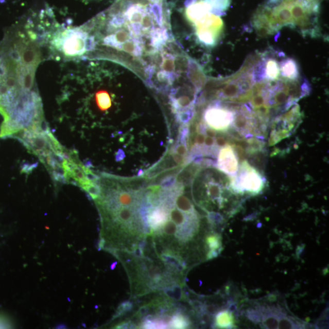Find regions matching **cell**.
Listing matches in <instances>:
<instances>
[{
  "label": "cell",
  "instance_id": "6",
  "mask_svg": "<svg viewBox=\"0 0 329 329\" xmlns=\"http://www.w3.org/2000/svg\"><path fill=\"white\" fill-rule=\"evenodd\" d=\"M229 177L231 188L236 194L256 195L263 191L265 187L264 176L247 161L243 162L237 172Z\"/></svg>",
  "mask_w": 329,
  "mask_h": 329
},
{
  "label": "cell",
  "instance_id": "32",
  "mask_svg": "<svg viewBox=\"0 0 329 329\" xmlns=\"http://www.w3.org/2000/svg\"><path fill=\"white\" fill-rule=\"evenodd\" d=\"M134 253L135 256H137V257H142L144 252H143V249L142 248H138L134 249Z\"/></svg>",
  "mask_w": 329,
  "mask_h": 329
},
{
  "label": "cell",
  "instance_id": "14",
  "mask_svg": "<svg viewBox=\"0 0 329 329\" xmlns=\"http://www.w3.org/2000/svg\"><path fill=\"white\" fill-rule=\"evenodd\" d=\"M230 311L219 312L216 317V324L221 328H229L233 326V317Z\"/></svg>",
  "mask_w": 329,
  "mask_h": 329
},
{
  "label": "cell",
  "instance_id": "27",
  "mask_svg": "<svg viewBox=\"0 0 329 329\" xmlns=\"http://www.w3.org/2000/svg\"><path fill=\"white\" fill-rule=\"evenodd\" d=\"M37 164L31 165V164H26L23 165V167L22 168V172H25V174H30L32 170L33 169L36 167Z\"/></svg>",
  "mask_w": 329,
  "mask_h": 329
},
{
  "label": "cell",
  "instance_id": "28",
  "mask_svg": "<svg viewBox=\"0 0 329 329\" xmlns=\"http://www.w3.org/2000/svg\"><path fill=\"white\" fill-rule=\"evenodd\" d=\"M172 155L176 164H181L182 163L184 162V157H183V156L177 153H175V152H172Z\"/></svg>",
  "mask_w": 329,
  "mask_h": 329
},
{
  "label": "cell",
  "instance_id": "33",
  "mask_svg": "<svg viewBox=\"0 0 329 329\" xmlns=\"http://www.w3.org/2000/svg\"><path fill=\"white\" fill-rule=\"evenodd\" d=\"M236 310H237V305L235 304H232L230 307H229V311L231 312H234Z\"/></svg>",
  "mask_w": 329,
  "mask_h": 329
},
{
  "label": "cell",
  "instance_id": "3",
  "mask_svg": "<svg viewBox=\"0 0 329 329\" xmlns=\"http://www.w3.org/2000/svg\"><path fill=\"white\" fill-rule=\"evenodd\" d=\"M318 8V0H284L272 11H267L271 32L286 26L311 32L317 22Z\"/></svg>",
  "mask_w": 329,
  "mask_h": 329
},
{
  "label": "cell",
  "instance_id": "2",
  "mask_svg": "<svg viewBox=\"0 0 329 329\" xmlns=\"http://www.w3.org/2000/svg\"><path fill=\"white\" fill-rule=\"evenodd\" d=\"M302 95L303 89L299 79L291 80L281 76L276 80L265 79L255 83L249 101L254 114L264 123L272 112L288 109Z\"/></svg>",
  "mask_w": 329,
  "mask_h": 329
},
{
  "label": "cell",
  "instance_id": "7",
  "mask_svg": "<svg viewBox=\"0 0 329 329\" xmlns=\"http://www.w3.org/2000/svg\"><path fill=\"white\" fill-rule=\"evenodd\" d=\"M237 107L238 106L234 105L224 106L219 101L213 103L204 112V124L215 131H232L234 137L237 139L234 129Z\"/></svg>",
  "mask_w": 329,
  "mask_h": 329
},
{
  "label": "cell",
  "instance_id": "19",
  "mask_svg": "<svg viewBox=\"0 0 329 329\" xmlns=\"http://www.w3.org/2000/svg\"><path fill=\"white\" fill-rule=\"evenodd\" d=\"M207 243L212 250H219L220 249L219 248L221 247V241L218 236H210L207 239Z\"/></svg>",
  "mask_w": 329,
  "mask_h": 329
},
{
  "label": "cell",
  "instance_id": "13",
  "mask_svg": "<svg viewBox=\"0 0 329 329\" xmlns=\"http://www.w3.org/2000/svg\"><path fill=\"white\" fill-rule=\"evenodd\" d=\"M151 44L155 48L159 49L168 39V36L165 29H156L151 33Z\"/></svg>",
  "mask_w": 329,
  "mask_h": 329
},
{
  "label": "cell",
  "instance_id": "5",
  "mask_svg": "<svg viewBox=\"0 0 329 329\" xmlns=\"http://www.w3.org/2000/svg\"><path fill=\"white\" fill-rule=\"evenodd\" d=\"M13 138L21 141L28 151L38 156L42 163L48 158L64 154L66 151L53 135L49 127L23 131Z\"/></svg>",
  "mask_w": 329,
  "mask_h": 329
},
{
  "label": "cell",
  "instance_id": "22",
  "mask_svg": "<svg viewBox=\"0 0 329 329\" xmlns=\"http://www.w3.org/2000/svg\"><path fill=\"white\" fill-rule=\"evenodd\" d=\"M176 182V178L174 176H167L163 180L161 185L165 189H169L174 187Z\"/></svg>",
  "mask_w": 329,
  "mask_h": 329
},
{
  "label": "cell",
  "instance_id": "20",
  "mask_svg": "<svg viewBox=\"0 0 329 329\" xmlns=\"http://www.w3.org/2000/svg\"><path fill=\"white\" fill-rule=\"evenodd\" d=\"M172 152H175L179 155L186 157L188 154L187 144H183L180 142H178L175 146V149Z\"/></svg>",
  "mask_w": 329,
  "mask_h": 329
},
{
  "label": "cell",
  "instance_id": "18",
  "mask_svg": "<svg viewBox=\"0 0 329 329\" xmlns=\"http://www.w3.org/2000/svg\"><path fill=\"white\" fill-rule=\"evenodd\" d=\"M133 308V305L131 302L126 301L123 302L120 305H119L117 311V313L115 315L114 318H118L120 316L124 315L126 312L130 311Z\"/></svg>",
  "mask_w": 329,
  "mask_h": 329
},
{
  "label": "cell",
  "instance_id": "25",
  "mask_svg": "<svg viewBox=\"0 0 329 329\" xmlns=\"http://www.w3.org/2000/svg\"><path fill=\"white\" fill-rule=\"evenodd\" d=\"M172 290L174 291V300L176 301L180 300L182 294L181 288L178 287V286H175L174 288H172Z\"/></svg>",
  "mask_w": 329,
  "mask_h": 329
},
{
  "label": "cell",
  "instance_id": "30",
  "mask_svg": "<svg viewBox=\"0 0 329 329\" xmlns=\"http://www.w3.org/2000/svg\"><path fill=\"white\" fill-rule=\"evenodd\" d=\"M125 158V152L123 151L122 149H119V150L117 152V155H116V160H117V161H122V159H124Z\"/></svg>",
  "mask_w": 329,
  "mask_h": 329
},
{
  "label": "cell",
  "instance_id": "8",
  "mask_svg": "<svg viewBox=\"0 0 329 329\" xmlns=\"http://www.w3.org/2000/svg\"><path fill=\"white\" fill-rule=\"evenodd\" d=\"M301 117L300 108L296 105L290 111L275 118L271 129L270 145H275L291 135L300 124Z\"/></svg>",
  "mask_w": 329,
  "mask_h": 329
},
{
  "label": "cell",
  "instance_id": "9",
  "mask_svg": "<svg viewBox=\"0 0 329 329\" xmlns=\"http://www.w3.org/2000/svg\"><path fill=\"white\" fill-rule=\"evenodd\" d=\"M199 41L206 45H214L223 28V22L212 11L206 13L194 23Z\"/></svg>",
  "mask_w": 329,
  "mask_h": 329
},
{
  "label": "cell",
  "instance_id": "17",
  "mask_svg": "<svg viewBox=\"0 0 329 329\" xmlns=\"http://www.w3.org/2000/svg\"><path fill=\"white\" fill-rule=\"evenodd\" d=\"M298 328V325L295 322L289 318H286L282 316L279 321L278 328Z\"/></svg>",
  "mask_w": 329,
  "mask_h": 329
},
{
  "label": "cell",
  "instance_id": "23",
  "mask_svg": "<svg viewBox=\"0 0 329 329\" xmlns=\"http://www.w3.org/2000/svg\"><path fill=\"white\" fill-rule=\"evenodd\" d=\"M162 67L165 72L171 73L174 71L175 69L174 58H172L171 56H169L168 58L165 59L164 62H163Z\"/></svg>",
  "mask_w": 329,
  "mask_h": 329
},
{
  "label": "cell",
  "instance_id": "16",
  "mask_svg": "<svg viewBox=\"0 0 329 329\" xmlns=\"http://www.w3.org/2000/svg\"><path fill=\"white\" fill-rule=\"evenodd\" d=\"M176 118L178 121L180 122L181 124H186L191 120V119L194 117V109L192 108L190 109L184 110L181 112L176 113Z\"/></svg>",
  "mask_w": 329,
  "mask_h": 329
},
{
  "label": "cell",
  "instance_id": "12",
  "mask_svg": "<svg viewBox=\"0 0 329 329\" xmlns=\"http://www.w3.org/2000/svg\"><path fill=\"white\" fill-rule=\"evenodd\" d=\"M95 101L97 107L101 111H106L111 108L112 99L109 93L99 91L95 94Z\"/></svg>",
  "mask_w": 329,
  "mask_h": 329
},
{
  "label": "cell",
  "instance_id": "4",
  "mask_svg": "<svg viewBox=\"0 0 329 329\" xmlns=\"http://www.w3.org/2000/svg\"><path fill=\"white\" fill-rule=\"evenodd\" d=\"M260 56H254L245 62L240 71L226 80L218 92L221 100L241 103L250 100L254 82L256 64Z\"/></svg>",
  "mask_w": 329,
  "mask_h": 329
},
{
  "label": "cell",
  "instance_id": "34",
  "mask_svg": "<svg viewBox=\"0 0 329 329\" xmlns=\"http://www.w3.org/2000/svg\"><path fill=\"white\" fill-rule=\"evenodd\" d=\"M143 172H144V171H143L142 170V169H141V171H140L138 172V176H140V175H142V174H143Z\"/></svg>",
  "mask_w": 329,
  "mask_h": 329
},
{
  "label": "cell",
  "instance_id": "11",
  "mask_svg": "<svg viewBox=\"0 0 329 329\" xmlns=\"http://www.w3.org/2000/svg\"><path fill=\"white\" fill-rule=\"evenodd\" d=\"M265 78L268 80H276L281 77V63L276 59L269 58L264 63Z\"/></svg>",
  "mask_w": 329,
  "mask_h": 329
},
{
  "label": "cell",
  "instance_id": "26",
  "mask_svg": "<svg viewBox=\"0 0 329 329\" xmlns=\"http://www.w3.org/2000/svg\"><path fill=\"white\" fill-rule=\"evenodd\" d=\"M149 310H150L149 305H145V306L142 307L139 309L137 315L138 316V317H143V316H145L146 314H148Z\"/></svg>",
  "mask_w": 329,
  "mask_h": 329
},
{
  "label": "cell",
  "instance_id": "1",
  "mask_svg": "<svg viewBox=\"0 0 329 329\" xmlns=\"http://www.w3.org/2000/svg\"><path fill=\"white\" fill-rule=\"evenodd\" d=\"M41 62V58L31 53H19L3 62L14 81L9 86L0 82V114L4 118L0 137L13 138L19 132L46 125L36 81L37 68Z\"/></svg>",
  "mask_w": 329,
  "mask_h": 329
},
{
  "label": "cell",
  "instance_id": "24",
  "mask_svg": "<svg viewBox=\"0 0 329 329\" xmlns=\"http://www.w3.org/2000/svg\"><path fill=\"white\" fill-rule=\"evenodd\" d=\"M12 325L7 318L0 315V328H11Z\"/></svg>",
  "mask_w": 329,
  "mask_h": 329
},
{
  "label": "cell",
  "instance_id": "10",
  "mask_svg": "<svg viewBox=\"0 0 329 329\" xmlns=\"http://www.w3.org/2000/svg\"><path fill=\"white\" fill-rule=\"evenodd\" d=\"M234 146L227 145L219 149L217 168L219 171L230 176H234L239 168V155Z\"/></svg>",
  "mask_w": 329,
  "mask_h": 329
},
{
  "label": "cell",
  "instance_id": "29",
  "mask_svg": "<svg viewBox=\"0 0 329 329\" xmlns=\"http://www.w3.org/2000/svg\"><path fill=\"white\" fill-rule=\"evenodd\" d=\"M133 327H135V325L134 324H132L131 322H122V323L121 324L117 325L115 328H134Z\"/></svg>",
  "mask_w": 329,
  "mask_h": 329
},
{
  "label": "cell",
  "instance_id": "31",
  "mask_svg": "<svg viewBox=\"0 0 329 329\" xmlns=\"http://www.w3.org/2000/svg\"><path fill=\"white\" fill-rule=\"evenodd\" d=\"M165 292L169 298L174 299V291L172 288L166 289Z\"/></svg>",
  "mask_w": 329,
  "mask_h": 329
},
{
  "label": "cell",
  "instance_id": "21",
  "mask_svg": "<svg viewBox=\"0 0 329 329\" xmlns=\"http://www.w3.org/2000/svg\"><path fill=\"white\" fill-rule=\"evenodd\" d=\"M162 259L165 263L172 266V267H178L179 264H181V262L179 259L175 257V256L169 254H164L162 255Z\"/></svg>",
  "mask_w": 329,
  "mask_h": 329
},
{
  "label": "cell",
  "instance_id": "15",
  "mask_svg": "<svg viewBox=\"0 0 329 329\" xmlns=\"http://www.w3.org/2000/svg\"><path fill=\"white\" fill-rule=\"evenodd\" d=\"M190 324L191 322L187 317H185L179 312H176L169 322V328H185L190 326Z\"/></svg>",
  "mask_w": 329,
  "mask_h": 329
}]
</instances>
